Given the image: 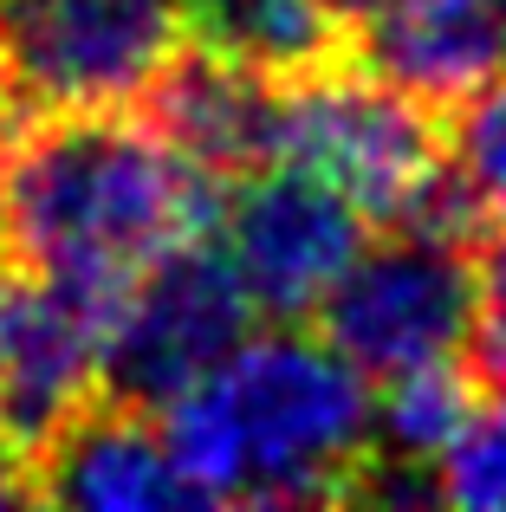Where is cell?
I'll return each instance as SVG.
<instances>
[{"label":"cell","mask_w":506,"mask_h":512,"mask_svg":"<svg viewBox=\"0 0 506 512\" xmlns=\"http://www.w3.org/2000/svg\"><path fill=\"white\" fill-rule=\"evenodd\" d=\"M228 182L176 150L150 117H20L0 156V247L13 273L124 299L156 260L221 221Z\"/></svg>","instance_id":"1"},{"label":"cell","mask_w":506,"mask_h":512,"mask_svg":"<svg viewBox=\"0 0 506 512\" xmlns=\"http://www.w3.org/2000/svg\"><path fill=\"white\" fill-rule=\"evenodd\" d=\"M195 506H338L377 461V389L331 338L247 331L163 402Z\"/></svg>","instance_id":"2"},{"label":"cell","mask_w":506,"mask_h":512,"mask_svg":"<svg viewBox=\"0 0 506 512\" xmlns=\"http://www.w3.org/2000/svg\"><path fill=\"white\" fill-rule=\"evenodd\" d=\"M325 175L370 221H442L455 169H448L442 111L383 78L377 65H325L279 85V156Z\"/></svg>","instance_id":"3"},{"label":"cell","mask_w":506,"mask_h":512,"mask_svg":"<svg viewBox=\"0 0 506 512\" xmlns=\"http://www.w3.org/2000/svg\"><path fill=\"white\" fill-rule=\"evenodd\" d=\"M182 46V0H0V98L20 117L137 111Z\"/></svg>","instance_id":"4"},{"label":"cell","mask_w":506,"mask_h":512,"mask_svg":"<svg viewBox=\"0 0 506 512\" xmlns=\"http://www.w3.org/2000/svg\"><path fill=\"white\" fill-rule=\"evenodd\" d=\"M325 338L370 376H403L422 363H448L468 344L474 318V260L468 234H448L435 221H396L351 260V273L318 305Z\"/></svg>","instance_id":"5"},{"label":"cell","mask_w":506,"mask_h":512,"mask_svg":"<svg viewBox=\"0 0 506 512\" xmlns=\"http://www.w3.org/2000/svg\"><path fill=\"white\" fill-rule=\"evenodd\" d=\"M215 227L253 312L279 325L312 318L370 240V214L299 163H266L228 182Z\"/></svg>","instance_id":"6"},{"label":"cell","mask_w":506,"mask_h":512,"mask_svg":"<svg viewBox=\"0 0 506 512\" xmlns=\"http://www.w3.org/2000/svg\"><path fill=\"white\" fill-rule=\"evenodd\" d=\"M253 318L260 312H253L241 273L228 266V253L189 240L124 292L111 350H104V396L163 409L247 338Z\"/></svg>","instance_id":"7"},{"label":"cell","mask_w":506,"mask_h":512,"mask_svg":"<svg viewBox=\"0 0 506 512\" xmlns=\"http://www.w3.org/2000/svg\"><path fill=\"white\" fill-rule=\"evenodd\" d=\"M124 299L13 273L0 318V428L26 454L65 428L91 396H104V350Z\"/></svg>","instance_id":"8"},{"label":"cell","mask_w":506,"mask_h":512,"mask_svg":"<svg viewBox=\"0 0 506 512\" xmlns=\"http://www.w3.org/2000/svg\"><path fill=\"white\" fill-rule=\"evenodd\" d=\"M33 500L85 512H169L195 506L163 422L124 396H91L65 428L33 448Z\"/></svg>","instance_id":"9"},{"label":"cell","mask_w":506,"mask_h":512,"mask_svg":"<svg viewBox=\"0 0 506 512\" xmlns=\"http://www.w3.org/2000/svg\"><path fill=\"white\" fill-rule=\"evenodd\" d=\"M137 111L221 182H241L279 156V85L202 46H182V59L156 78Z\"/></svg>","instance_id":"10"},{"label":"cell","mask_w":506,"mask_h":512,"mask_svg":"<svg viewBox=\"0 0 506 512\" xmlns=\"http://www.w3.org/2000/svg\"><path fill=\"white\" fill-rule=\"evenodd\" d=\"M364 65L435 111L506 72V0H383L364 26Z\"/></svg>","instance_id":"11"},{"label":"cell","mask_w":506,"mask_h":512,"mask_svg":"<svg viewBox=\"0 0 506 512\" xmlns=\"http://www.w3.org/2000/svg\"><path fill=\"white\" fill-rule=\"evenodd\" d=\"M182 13L189 46L247 65L273 85L351 59V26L325 0H182Z\"/></svg>","instance_id":"12"},{"label":"cell","mask_w":506,"mask_h":512,"mask_svg":"<svg viewBox=\"0 0 506 512\" xmlns=\"http://www.w3.org/2000/svg\"><path fill=\"white\" fill-rule=\"evenodd\" d=\"M474 409H481L474 402V376H461L455 357L422 363V370H403V376H383L377 383V461L435 474L442 448L468 428Z\"/></svg>","instance_id":"13"},{"label":"cell","mask_w":506,"mask_h":512,"mask_svg":"<svg viewBox=\"0 0 506 512\" xmlns=\"http://www.w3.org/2000/svg\"><path fill=\"white\" fill-rule=\"evenodd\" d=\"M435 500L468 512H506V396L474 409L468 428L435 461Z\"/></svg>","instance_id":"14"},{"label":"cell","mask_w":506,"mask_h":512,"mask_svg":"<svg viewBox=\"0 0 506 512\" xmlns=\"http://www.w3.org/2000/svg\"><path fill=\"white\" fill-rule=\"evenodd\" d=\"M455 111L461 117H455V130H448V163H455L461 188H468L487 214H506V72L487 78Z\"/></svg>","instance_id":"15"},{"label":"cell","mask_w":506,"mask_h":512,"mask_svg":"<svg viewBox=\"0 0 506 512\" xmlns=\"http://www.w3.org/2000/svg\"><path fill=\"white\" fill-rule=\"evenodd\" d=\"M474 260V318H468V370L474 383H487L506 396V214H487L468 240Z\"/></svg>","instance_id":"16"},{"label":"cell","mask_w":506,"mask_h":512,"mask_svg":"<svg viewBox=\"0 0 506 512\" xmlns=\"http://www.w3.org/2000/svg\"><path fill=\"white\" fill-rule=\"evenodd\" d=\"M33 500V454L0 428V506H26Z\"/></svg>","instance_id":"17"},{"label":"cell","mask_w":506,"mask_h":512,"mask_svg":"<svg viewBox=\"0 0 506 512\" xmlns=\"http://www.w3.org/2000/svg\"><path fill=\"white\" fill-rule=\"evenodd\" d=\"M325 7H331V13H338V20H344V26H351V33H357V26H364L370 13L383 7V0H325Z\"/></svg>","instance_id":"18"},{"label":"cell","mask_w":506,"mask_h":512,"mask_svg":"<svg viewBox=\"0 0 506 512\" xmlns=\"http://www.w3.org/2000/svg\"><path fill=\"white\" fill-rule=\"evenodd\" d=\"M7 286H13V260H7V247H0V318H7Z\"/></svg>","instance_id":"19"},{"label":"cell","mask_w":506,"mask_h":512,"mask_svg":"<svg viewBox=\"0 0 506 512\" xmlns=\"http://www.w3.org/2000/svg\"><path fill=\"white\" fill-rule=\"evenodd\" d=\"M7 111H13V104H7V98H0V156H7V137H13V124H7Z\"/></svg>","instance_id":"20"}]
</instances>
